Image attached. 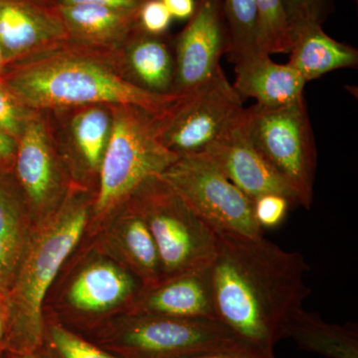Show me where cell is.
<instances>
[{"instance_id":"obj_1","label":"cell","mask_w":358,"mask_h":358,"mask_svg":"<svg viewBox=\"0 0 358 358\" xmlns=\"http://www.w3.org/2000/svg\"><path fill=\"white\" fill-rule=\"evenodd\" d=\"M216 238L211 268L218 319L245 343L275 355L287 317L310 293L303 281L310 267L299 252L264 237L216 232Z\"/></svg>"},{"instance_id":"obj_2","label":"cell","mask_w":358,"mask_h":358,"mask_svg":"<svg viewBox=\"0 0 358 358\" xmlns=\"http://www.w3.org/2000/svg\"><path fill=\"white\" fill-rule=\"evenodd\" d=\"M122 49L68 41L7 66L0 80L30 110L122 105L141 108L157 117L166 114L181 96L136 86L129 79Z\"/></svg>"},{"instance_id":"obj_3","label":"cell","mask_w":358,"mask_h":358,"mask_svg":"<svg viewBox=\"0 0 358 358\" xmlns=\"http://www.w3.org/2000/svg\"><path fill=\"white\" fill-rule=\"evenodd\" d=\"M87 220L86 202L71 192L23 250L6 301L4 350L21 355L41 345L45 296L80 241Z\"/></svg>"},{"instance_id":"obj_4","label":"cell","mask_w":358,"mask_h":358,"mask_svg":"<svg viewBox=\"0 0 358 358\" xmlns=\"http://www.w3.org/2000/svg\"><path fill=\"white\" fill-rule=\"evenodd\" d=\"M110 108L112 129L99 171L96 215L128 203L143 183L178 159L160 141L159 117L134 106Z\"/></svg>"},{"instance_id":"obj_5","label":"cell","mask_w":358,"mask_h":358,"mask_svg":"<svg viewBox=\"0 0 358 358\" xmlns=\"http://www.w3.org/2000/svg\"><path fill=\"white\" fill-rule=\"evenodd\" d=\"M131 200L157 244L162 281L211 265L217 243L215 231L159 176L148 179Z\"/></svg>"},{"instance_id":"obj_6","label":"cell","mask_w":358,"mask_h":358,"mask_svg":"<svg viewBox=\"0 0 358 358\" xmlns=\"http://www.w3.org/2000/svg\"><path fill=\"white\" fill-rule=\"evenodd\" d=\"M250 141L310 209L317 150L305 99L278 108L254 105L242 113Z\"/></svg>"},{"instance_id":"obj_7","label":"cell","mask_w":358,"mask_h":358,"mask_svg":"<svg viewBox=\"0 0 358 358\" xmlns=\"http://www.w3.org/2000/svg\"><path fill=\"white\" fill-rule=\"evenodd\" d=\"M115 341L129 358H181L232 350L261 352L217 319L136 313L122 322Z\"/></svg>"},{"instance_id":"obj_8","label":"cell","mask_w":358,"mask_h":358,"mask_svg":"<svg viewBox=\"0 0 358 358\" xmlns=\"http://www.w3.org/2000/svg\"><path fill=\"white\" fill-rule=\"evenodd\" d=\"M159 178L215 232L263 237L253 201L204 155L178 157Z\"/></svg>"},{"instance_id":"obj_9","label":"cell","mask_w":358,"mask_h":358,"mask_svg":"<svg viewBox=\"0 0 358 358\" xmlns=\"http://www.w3.org/2000/svg\"><path fill=\"white\" fill-rule=\"evenodd\" d=\"M243 109L241 96L220 67L157 119L160 141L178 157L201 154Z\"/></svg>"},{"instance_id":"obj_10","label":"cell","mask_w":358,"mask_h":358,"mask_svg":"<svg viewBox=\"0 0 358 358\" xmlns=\"http://www.w3.org/2000/svg\"><path fill=\"white\" fill-rule=\"evenodd\" d=\"M176 77L171 94L192 93L221 67L230 51L223 0H195V8L173 45Z\"/></svg>"},{"instance_id":"obj_11","label":"cell","mask_w":358,"mask_h":358,"mask_svg":"<svg viewBox=\"0 0 358 358\" xmlns=\"http://www.w3.org/2000/svg\"><path fill=\"white\" fill-rule=\"evenodd\" d=\"M60 154L50 117L32 110L16 141V176L32 208L41 210L60 201L62 195Z\"/></svg>"},{"instance_id":"obj_12","label":"cell","mask_w":358,"mask_h":358,"mask_svg":"<svg viewBox=\"0 0 358 358\" xmlns=\"http://www.w3.org/2000/svg\"><path fill=\"white\" fill-rule=\"evenodd\" d=\"M242 113L243 110L201 154L252 201L261 195L275 193L286 197L292 204L299 205L291 186L250 141Z\"/></svg>"},{"instance_id":"obj_13","label":"cell","mask_w":358,"mask_h":358,"mask_svg":"<svg viewBox=\"0 0 358 358\" xmlns=\"http://www.w3.org/2000/svg\"><path fill=\"white\" fill-rule=\"evenodd\" d=\"M69 41L55 6L0 0V49L7 66Z\"/></svg>"},{"instance_id":"obj_14","label":"cell","mask_w":358,"mask_h":358,"mask_svg":"<svg viewBox=\"0 0 358 358\" xmlns=\"http://www.w3.org/2000/svg\"><path fill=\"white\" fill-rule=\"evenodd\" d=\"M59 154L72 157L87 173L98 174L112 129V108L88 105L48 112Z\"/></svg>"},{"instance_id":"obj_15","label":"cell","mask_w":358,"mask_h":358,"mask_svg":"<svg viewBox=\"0 0 358 358\" xmlns=\"http://www.w3.org/2000/svg\"><path fill=\"white\" fill-rule=\"evenodd\" d=\"M211 265L188 271L148 287L141 294L136 313L219 320L214 303Z\"/></svg>"},{"instance_id":"obj_16","label":"cell","mask_w":358,"mask_h":358,"mask_svg":"<svg viewBox=\"0 0 358 358\" xmlns=\"http://www.w3.org/2000/svg\"><path fill=\"white\" fill-rule=\"evenodd\" d=\"M69 41L120 50L138 29V11H122L93 4L55 6Z\"/></svg>"},{"instance_id":"obj_17","label":"cell","mask_w":358,"mask_h":358,"mask_svg":"<svg viewBox=\"0 0 358 358\" xmlns=\"http://www.w3.org/2000/svg\"><path fill=\"white\" fill-rule=\"evenodd\" d=\"M233 85L241 98L255 99L257 105L278 108L303 99L306 83L289 64L275 63L267 53L256 54L235 64Z\"/></svg>"},{"instance_id":"obj_18","label":"cell","mask_w":358,"mask_h":358,"mask_svg":"<svg viewBox=\"0 0 358 358\" xmlns=\"http://www.w3.org/2000/svg\"><path fill=\"white\" fill-rule=\"evenodd\" d=\"M292 47L288 64L306 83L327 73L358 64L357 49L329 37L317 22L303 23L291 29Z\"/></svg>"},{"instance_id":"obj_19","label":"cell","mask_w":358,"mask_h":358,"mask_svg":"<svg viewBox=\"0 0 358 358\" xmlns=\"http://www.w3.org/2000/svg\"><path fill=\"white\" fill-rule=\"evenodd\" d=\"M122 51L133 83L152 93L171 94L176 77V56L164 35L148 34L138 27Z\"/></svg>"},{"instance_id":"obj_20","label":"cell","mask_w":358,"mask_h":358,"mask_svg":"<svg viewBox=\"0 0 358 358\" xmlns=\"http://www.w3.org/2000/svg\"><path fill=\"white\" fill-rule=\"evenodd\" d=\"M282 338H291L301 350L327 358H358L357 324L324 322L319 313L298 308L293 310L282 329Z\"/></svg>"},{"instance_id":"obj_21","label":"cell","mask_w":358,"mask_h":358,"mask_svg":"<svg viewBox=\"0 0 358 358\" xmlns=\"http://www.w3.org/2000/svg\"><path fill=\"white\" fill-rule=\"evenodd\" d=\"M136 288L134 278L124 268L110 263H96L78 275L71 286L69 300L83 312H105L131 298Z\"/></svg>"},{"instance_id":"obj_22","label":"cell","mask_w":358,"mask_h":358,"mask_svg":"<svg viewBox=\"0 0 358 358\" xmlns=\"http://www.w3.org/2000/svg\"><path fill=\"white\" fill-rule=\"evenodd\" d=\"M133 209L122 220L121 243L127 258L148 287L155 286L162 280V265L157 244L147 221L136 204L129 199Z\"/></svg>"},{"instance_id":"obj_23","label":"cell","mask_w":358,"mask_h":358,"mask_svg":"<svg viewBox=\"0 0 358 358\" xmlns=\"http://www.w3.org/2000/svg\"><path fill=\"white\" fill-rule=\"evenodd\" d=\"M22 219L17 194L0 178V282L8 281L22 255Z\"/></svg>"},{"instance_id":"obj_24","label":"cell","mask_w":358,"mask_h":358,"mask_svg":"<svg viewBox=\"0 0 358 358\" xmlns=\"http://www.w3.org/2000/svg\"><path fill=\"white\" fill-rule=\"evenodd\" d=\"M223 9L229 30L231 62L236 64L263 52L259 47L255 0H223Z\"/></svg>"},{"instance_id":"obj_25","label":"cell","mask_w":358,"mask_h":358,"mask_svg":"<svg viewBox=\"0 0 358 358\" xmlns=\"http://www.w3.org/2000/svg\"><path fill=\"white\" fill-rule=\"evenodd\" d=\"M259 47L265 53H289L292 34L282 0H255Z\"/></svg>"},{"instance_id":"obj_26","label":"cell","mask_w":358,"mask_h":358,"mask_svg":"<svg viewBox=\"0 0 358 358\" xmlns=\"http://www.w3.org/2000/svg\"><path fill=\"white\" fill-rule=\"evenodd\" d=\"M31 112L0 80V131L17 141Z\"/></svg>"},{"instance_id":"obj_27","label":"cell","mask_w":358,"mask_h":358,"mask_svg":"<svg viewBox=\"0 0 358 358\" xmlns=\"http://www.w3.org/2000/svg\"><path fill=\"white\" fill-rule=\"evenodd\" d=\"M51 339L62 358H115L61 327H52Z\"/></svg>"},{"instance_id":"obj_28","label":"cell","mask_w":358,"mask_h":358,"mask_svg":"<svg viewBox=\"0 0 358 358\" xmlns=\"http://www.w3.org/2000/svg\"><path fill=\"white\" fill-rule=\"evenodd\" d=\"M291 201L275 193L261 195L253 200L254 217L262 229H274L287 217Z\"/></svg>"},{"instance_id":"obj_29","label":"cell","mask_w":358,"mask_h":358,"mask_svg":"<svg viewBox=\"0 0 358 358\" xmlns=\"http://www.w3.org/2000/svg\"><path fill=\"white\" fill-rule=\"evenodd\" d=\"M327 0H282L289 29L303 23L322 24L326 14Z\"/></svg>"},{"instance_id":"obj_30","label":"cell","mask_w":358,"mask_h":358,"mask_svg":"<svg viewBox=\"0 0 358 358\" xmlns=\"http://www.w3.org/2000/svg\"><path fill=\"white\" fill-rule=\"evenodd\" d=\"M173 16L162 0H145L138 10V25L152 35H164L171 25Z\"/></svg>"},{"instance_id":"obj_31","label":"cell","mask_w":358,"mask_h":358,"mask_svg":"<svg viewBox=\"0 0 358 358\" xmlns=\"http://www.w3.org/2000/svg\"><path fill=\"white\" fill-rule=\"evenodd\" d=\"M145 0H56L55 6L93 4L122 11H138Z\"/></svg>"},{"instance_id":"obj_32","label":"cell","mask_w":358,"mask_h":358,"mask_svg":"<svg viewBox=\"0 0 358 358\" xmlns=\"http://www.w3.org/2000/svg\"><path fill=\"white\" fill-rule=\"evenodd\" d=\"M173 18L189 20L195 8V0H162Z\"/></svg>"},{"instance_id":"obj_33","label":"cell","mask_w":358,"mask_h":358,"mask_svg":"<svg viewBox=\"0 0 358 358\" xmlns=\"http://www.w3.org/2000/svg\"><path fill=\"white\" fill-rule=\"evenodd\" d=\"M15 152L16 141L0 131V171L13 164Z\"/></svg>"},{"instance_id":"obj_34","label":"cell","mask_w":358,"mask_h":358,"mask_svg":"<svg viewBox=\"0 0 358 358\" xmlns=\"http://www.w3.org/2000/svg\"><path fill=\"white\" fill-rule=\"evenodd\" d=\"M181 358H275V355H268L259 352H244V350H232V352H215L202 353Z\"/></svg>"},{"instance_id":"obj_35","label":"cell","mask_w":358,"mask_h":358,"mask_svg":"<svg viewBox=\"0 0 358 358\" xmlns=\"http://www.w3.org/2000/svg\"><path fill=\"white\" fill-rule=\"evenodd\" d=\"M7 310L6 301H2L0 296V357L2 350H4V339L6 333Z\"/></svg>"},{"instance_id":"obj_36","label":"cell","mask_w":358,"mask_h":358,"mask_svg":"<svg viewBox=\"0 0 358 358\" xmlns=\"http://www.w3.org/2000/svg\"><path fill=\"white\" fill-rule=\"evenodd\" d=\"M10 358H41L35 355L34 353H21V355H17V353H11Z\"/></svg>"},{"instance_id":"obj_37","label":"cell","mask_w":358,"mask_h":358,"mask_svg":"<svg viewBox=\"0 0 358 358\" xmlns=\"http://www.w3.org/2000/svg\"><path fill=\"white\" fill-rule=\"evenodd\" d=\"M31 1L46 6H55L56 3V0H31Z\"/></svg>"},{"instance_id":"obj_38","label":"cell","mask_w":358,"mask_h":358,"mask_svg":"<svg viewBox=\"0 0 358 358\" xmlns=\"http://www.w3.org/2000/svg\"><path fill=\"white\" fill-rule=\"evenodd\" d=\"M6 68V62H4L3 56H2L1 49H0V76H1L2 74H3Z\"/></svg>"},{"instance_id":"obj_39","label":"cell","mask_w":358,"mask_h":358,"mask_svg":"<svg viewBox=\"0 0 358 358\" xmlns=\"http://www.w3.org/2000/svg\"><path fill=\"white\" fill-rule=\"evenodd\" d=\"M0 288H1V282H0Z\"/></svg>"}]
</instances>
